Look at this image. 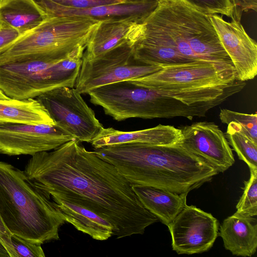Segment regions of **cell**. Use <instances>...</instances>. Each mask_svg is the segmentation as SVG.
<instances>
[{
	"label": "cell",
	"mask_w": 257,
	"mask_h": 257,
	"mask_svg": "<svg viewBox=\"0 0 257 257\" xmlns=\"http://www.w3.org/2000/svg\"><path fill=\"white\" fill-rule=\"evenodd\" d=\"M74 139L49 151L32 156L24 171L52 198L80 205L113 227L116 238L143 234L159 221L146 208L132 183L111 163Z\"/></svg>",
	"instance_id": "cell-1"
},
{
	"label": "cell",
	"mask_w": 257,
	"mask_h": 257,
	"mask_svg": "<svg viewBox=\"0 0 257 257\" xmlns=\"http://www.w3.org/2000/svg\"><path fill=\"white\" fill-rule=\"evenodd\" d=\"M142 23L144 34L134 46L138 60L163 67L207 62L235 71L209 15L180 0H160Z\"/></svg>",
	"instance_id": "cell-2"
},
{
	"label": "cell",
	"mask_w": 257,
	"mask_h": 257,
	"mask_svg": "<svg viewBox=\"0 0 257 257\" xmlns=\"http://www.w3.org/2000/svg\"><path fill=\"white\" fill-rule=\"evenodd\" d=\"M180 143L172 145L125 143L104 146L94 151L132 184L188 194L219 173Z\"/></svg>",
	"instance_id": "cell-3"
},
{
	"label": "cell",
	"mask_w": 257,
	"mask_h": 257,
	"mask_svg": "<svg viewBox=\"0 0 257 257\" xmlns=\"http://www.w3.org/2000/svg\"><path fill=\"white\" fill-rule=\"evenodd\" d=\"M0 217L12 234L38 245L59 239L66 222L56 203L23 171L1 161Z\"/></svg>",
	"instance_id": "cell-4"
},
{
	"label": "cell",
	"mask_w": 257,
	"mask_h": 257,
	"mask_svg": "<svg viewBox=\"0 0 257 257\" xmlns=\"http://www.w3.org/2000/svg\"><path fill=\"white\" fill-rule=\"evenodd\" d=\"M100 21L76 16L47 17L0 51V65L29 59H64L77 47L87 46Z\"/></svg>",
	"instance_id": "cell-5"
},
{
	"label": "cell",
	"mask_w": 257,
	"mask_h": 257,
	"mask_svg": "<svg viewBox=\"0 0 257 257\" xmlns=\"http://www.w3.org/2000/svg\"><path fill=\"white\" fill-rule=\"evenodd\" d=\"M86 46L77 47L67 58L57 61L29 59L8 63L3 91L15 99L35 98L54 89L74 87Z\"/></svg>",
	"instance_id": "cell-6"
},
{
	"label": "cell",
	"mask_w": 257,
	"mask_h": 257,
	"mask_svg": "<svg viewBox=\"0 0 257 257\" xmlns=\"http://www.w3.org/2000/svg\"><path fill=\"white\" fill-rule=\"evenodd\" d=\"M134 45L133 42L126 41L94 59L82 57L75 89L81 94H87L95 88L143 77L163 68L136 59Z\"/></svg>",
	"instance_id": "cell-7"
},
{
	"label": "cell",
	"mask_w": 257,
	"mask_h": 257,
	"mask_svg": "<svg viewBox=\"0 0 257 257\" xmlns=\"http://www.w3.org/2000/svg\"><path fill=\"white\" fill-rule=\"evenodd\" d=\"M35 98L57 125L80 142L90 143L103 127L75 87L57 88Z\"/></svg>",
	"instance_id": "cell-8"
},
{
	"label": "cell",
	"mask_w": 257,
	"mask_h": 257,
	"mask_svg": "<svg viewBox=\"0 0 257 257\" xmlns=\"http://www.w3.org/2000/svg\"><path fill=\"white\" fill-rule=\"evenodd\" d=\"M132 80L163 91H183L206 87L223 86L236 80L235 71L207 62L168 66L151 74Z\"/></svg>",
	"instance_id": "cell-9"
},
{
	"label": "cell",
	"mask_w": 257,
	"mask_h": 257,
	"mask_svg": "<svg viewBox=\"0 0 257 257\" xmlns=\"http://www.w3.org/2000/svg\"><path fill=\"white\" fill-rule=\"evenodd\" d=\"M74 139L56 124L0 122V153L9 156H33Z\"/></svg>",
	"instance_id": "cell-10"
},
{
	"label": "cell",
	"mask_w": 257,
	"mask_h": 257,
	"mask_svg": "<svg viewBox=\"0 0 257 257\" xmlns=\"http://www.w3.org/2000/svg\"><path fill=\"white\" fill-rule=\"evenodd\" d=\"M218 225L217 219L211 213L186 205L167 225L173 250L179 254L208 250L218 235Z\"/></svg>",
	"instance_id": "cell-11"
},
{
	"label": "cell",
	"mask_w": 257,
	"mask_h": 257,
	"mask_svg": "<svg viewBox=\"0 0 257 257\" xmlns=\"http://www.w3.org/2000/svg\"><path fill=\"white\" fill-rule=\"evenodd\" d=\"M180 128L182 134L180 144L218 173L234 164L235 159L225 135L213 122H196Z\"/></svg>",
	"instance_id": "cell-12"
},
{
	"label": "cell",
	"mask_w": 257,
	"mask_h": 257,
	"mask_svg": "<svg viewBox=\"0 0 257 257\" xmlns=\"http://www.w3.org/2000/svg\"><path fill=\"white\" fill-rule=\"evenodd\" d=\"M224 49L234 67L236 80L245 82L257 74V44L246 33L240 21H230L219 15H209Z\"/></svg>",
	"instance_id": "cell-13"
},
{
	"label": "cell",
	"mask_w": 257,
	"mask_h": 257,
	"mask_svg": "<svg viewBox=\"0 0 257 257\" xmlns=\"http://www.w3.org/2000/svg\"><path fill=\"white\" fill-rule=\"evenodd\" d=\"M142 22L135 17L101 20L87 42L83 58L94 59L126 41L135 44L144 34Z\"/></svg>",
	"instance_id": "cell-14"
},
{
	"label": "cell",
	"mask_w": 257,
	"mask_h": 257,
	"mask_svg": "<svg viewBox=\"0 0 257 257\" xmlns=\"http://www.w3.org/2000/svg\"><path fill=\"white\" fill-rule=\"evenodd\" d=\"M158 0H128L125 3L102 5L87 9H71L58 6H40L47 17L76 16L99 20L135 17L143 21L157 7Z\"/></svg>",
	"instance_id": "cell-15"
},
{
	"label": "cell",
	"mask_w": 257,
	"mask_h": 257,
	"mask_svg": "<svg viewBox=\"0 0 257 257\" xmlns=\"http://www.w3.org/2000/svg\"><path fill=\"white\" fill-rule=\"evenodd\" d=\"M182 139L180 128L159 124L155 127L130 132L121 131L112 127H103L91 142L94 149L125 143H141L157 145H172Z\"/></svg>",
	"instance_id": "cell-16"
},
{
	"label": "cell",
	"mask_w": 257,
	"mask_h": 257,
	"mask_svg": "<svg viewBox=\"0 0 257 257\" xmlns=\"http://www.w3.org/2000/svg\"><path fill=\"white\" fill-rule=\"evenodd\" d=\"M218 235L224 246L232 254L251 256L257 248V220L253 216L235 212L225 219Z\"/></svg>",
	"instance_id": "cell-17"
},
{
	"label": "cell",
	"mask_w": 257,
	"mask_h": 257,
	"mask_svg": "<svg viewBox=\"0 0 257 257\" xmlns=\"http://www.w3.org/2000/svg\"><path fill=\"white\" fill-rule=\"evenodd\" d=\"M132 186L144 207L167 226L187 205V193L177 194L157 187L136 184H132Z\"/></svg>",
	"instance_id": "cell-18"
},
{
	"label": "cell",
	"mask_w": 257,
	"mask_h": 257,
	"mask_svg": "<svg viewBox=\"0 0 257 257\" xmlns=\"http://www.w3.org/2000/svg\"><path fill=\"white\" fill-rule=\"evenodd\" d=\"M67 222L79 231L98 240H105L113 235V227L104 218L80 205L60 199L52 198Z\"/></svg>",
	"instance_id": "cell-19"
},
{
	"label": "cell",
	"mask_w": 257,
	"mask_h": 257,
	"mask_svg": "<svg viewBox=\"0 0 257 257\" xmlns=\"http://www.w3.org/2000/svg\"><path fill=\"white\" fill-rule=\"evenodd\" d=\"M47 17L36 0H3L0 25L13 28L21 35L40 24Z\"/></svg>",
	"instance_id": "cell-20"
},
{
	"label": "cell",
	"mask_w": 257,
	"mask_h": 257,
	"mask_svg": "<svg viewBox=\"0 0 257 257\" xmlns=\"http://www.w3.org/2000/svg\"><path fill=\"white\" fill-rule=\"evenodd\" d=\"M0 122L56 124L36 98L0 99Z\"/></svg>",
	"instance_id": "cell-21"
},
{
	"label": "cell",
	"mask_w": 257,
	"mask_h": 257,
	"mask_svg": "<svg viewBox=\"0 0 257 257\" xmlns=\"http://www.w3.org/2000/svg\"><path fill=\"white\" fill-rule=\"evenodd\" d=\"M221 122L227 124L257 144V114H247L221 109L219 113Z\"/></svg>",
	"instance_id": "cell-22"
},
{
	"label": "cell",
	"mask_w": 257,
	"mask_h": 257,
	"mask_svg": "<svg viewBox=\"0 0 257 257\" xmlns=\"http://www.w3.org/2000/svg\"><path fill=\"white\" fill-rule=\"evenodd\" d=\"M225 136L238 158L247 165L250 170L257 171V144L229 127Z\"/></svg>",
	"instance_id": "cell-23"
},
{
	"label": "cell",
	"mask_w": 257,
	"mask_h": 257,
	"mask_svg": "<svg viewBox=\"0 0 257 257\" xmlns=\"http://www.w3.org/2000/svg\"><path fill=\"white\" fill-rule=\"evenodd\" d=\"M242 189V195L236 206V212L255 216L257 215V171L250 170V178L244 182Z\"/></svg>",
	"instance_id": "cell-24"
},
{
	"label": "cell",
	"mask_w": 257,
	"mask_h": 257,
	"mask_svg": "<svg viewBox=\"0 0 257 257\" xmlns=\"http://www.w3.org/2000/svg\"><path fill=\"white\" fill-rule=\"evenodd\" d=\"M208 15H221L232 18L234 7L231 0H180Z\"/></svg>",
	"instance_id": "cell-25"
},
{
	"label": "cell",
	"mask_w": 257,
	"mask_h": 257,
	"mask_svg": "<svg viewBox=\"0 0 257 257\" xmlns=\"http://www.w3.org/2000/svg\"><path fill=\"white\" fill-rule=\"evenodd\" d=\"M39 5H51L71 9H87L93 7L124 3L128 0H36Z\"/></svg>",
	"instance_id": "cell-26"
},
{
	"label": "cell",
	"mask_w": 257,
	"mask_h": 257,
	"mask_svg": "<svg viewBox=\"0 0 257 257\" xmlns=\"http://www.w3.org/2000/svg\"><path fill=\"white\" fill-rule=\"evenodd\" d=\"M12 241L17 257H44L41 246L32 243L17 235L12 234Z\"/></svg>",
	"instance_id": "cell-27"
},
{
	"label": "cell",
	"mask_w": 257,
	"mask_h": 257,
	"mask_svg": "<svg viewBox=\"0 0 257 257\" xmlns=\"http://www.w3.org/2000/svg\"><path fill=\"white\" fill-rule=\"evenodd\" d=\"M12 234L6 227L0 217V244L6 251L8 256L17 257L12 241Z\"/></svg>",
	"instance_id": "cell-28"
},
{
	"label": "cell",
	"mask_w": 257,
	"mask_h": 257,
	"mask_svg": "<svg viewBox=\"0 0 257 257\" xmlns=\"http://www.w3.org/2000/svg\"><path fill=\"white\" fill-rule=\"evenodd\" d=\"M21 35L15 29L0 25V51L13 43Z\"/></svg>",
	"instance_id": "cell-29"
},
{
	"label": "cell",
	"mask_w": 257,
	"mask_h": 257,
	"mask_svg": "<svg viewBox=\"0 0 257 257\" xmlns=\"http://www.w3.org/2000/svg\"><path fill=\"white\" fill-rule=\"evenodd\" d=\"M232 3L234 7L233 17L237 20L240 21L243 12L256 11L257 0H233Z\"/></svg>",
	"instance_id": "cell-30"
},
{
	"label": "cell",
	"mask_w": 257,
	"mask_h": 257,
	"mask_svg": "<svg viewBox=\"0 0 257 257\" xmlns=\"http://www.w3.org/2000/svg\"><path fill=\"white\" fill-rule=\"evenodd\" d=\"M10 97L7 96L1 89H0V99H10Z\"/></svg>",
	"instance_id": "cell-31"
},
{
	"label": "cell",
	"mask_w": 257,
	"mask_h": 257,
	"mask_svg": "<svg viewBox=\"0 0 257 257\" xmlns=\"http://www.w3.org/2000/svg\"><path fill=\"white\" fill-rule=\"evenodd\" d=\"M3 1V0H0V5L1 4V3H2Z\"/></svg>",
	"instance_id": "cell-32"
},
{
	"label": "cell",
	"mask_w": 257,
	"mask_h": 257,
	"mask_svg": "<svg viewBox=\"0 0 257 257\" xmlns=\"http://www.w3.org/2000/svg\"><path fill=\"white\" fill-rule=\"evenodd\" d=\"M231 1H232H232H233V0H231Z\"/></svg>",
	"instance_id": "cell-33"
},
{
	"label": "cell",
	"mask_w": 257,
	"mask_h": 257,
	"mask_svg": "<svg viewBox=\"0 0 257 257\" xmlns=\"http://www.w3.org/2000/svg\"><path fill=\"white\" fill-rule=\"evenodd\" d=\"M158 1H160V0H158Z\"/></svg>",
	"instance_id": "cell-34"
}]
</instances>
